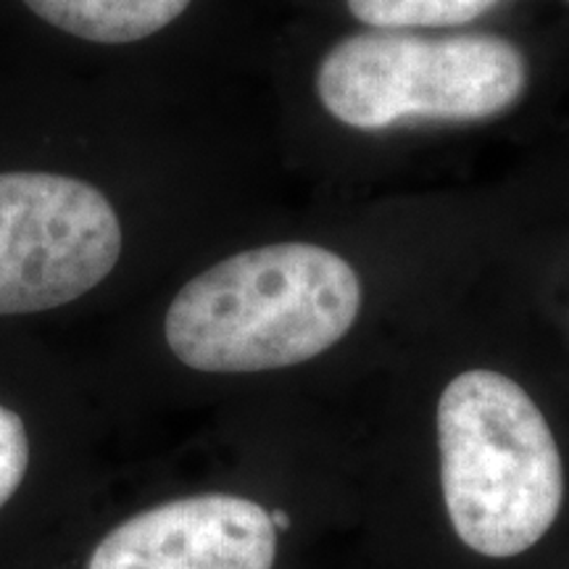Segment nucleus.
Returning <instances> with one entry per match:
<instances>
[{"label":"nucleus","mask_w":569,"mask_h":569,"mask_svg":"<svg viewBox=\"0 0 569 569\" xmlns=\"http://www.w3.org/2000/svg\"><path fill=\"white\" fill-rule=\"evenodd\" d=\"M359 311L361 280L343 256L315 243H274L196 274L169 303L163 336L198 372H269L325 353Z\"/></svg>","instance_id":"obj_1"},{"label":"nucleus","mask_w":569,"mask_h":569,"mask_svg":"<svg viewBox=\"0 0 569 569\" xmlns=\"http://www.w3.org/2000/svg\"><path fill=\"white\" fill-rule=\"evenodd\" d=\"M440 488L469 551L511 559L530 551L565 503V465L528 390L493 369H469L438 401Z\"/></svg>","instance_id":"obj_2"},{"label":"nucleus","mask_w":569,"mask_h":569,"mask_svg":"<svg viewBox=\"0 0 569 569\" xmlns=\"http://www.w3.org/2000/svg\"><path fill=\"white\" fill-rule=\"evenodd\" d=\"M528 63L517 46L490 34L425 40L361 32L340 40L317 71L319 101L356 130L403 122H478L517 103Z\"/></svg>","instance_id":"obj_3"},{"label":"nucleus","mask_w":569,"mask_h":569,"mask_svg":"<svg viewBox=\"0 0 569 569\" xmlns=\"http://www.w3.org/2000/svg\"><path fill=\"white\" fill-rule=\"evenodd\" d=\"M122 246L117 211L90 182L0 174V317L77 301L113 272Z\"/></svg>","instance_id":"obj_4"},{"label":"nucleus","mask_w":569,"mask_h":569,"mask_svg":"<svg viewBox=\"0 0 569 569\" xmlns=\"http://www.w3.org/2000/svg\"><path fill=\"white\" fill-rule=\"evenodd\" d=\"M272 515L243 496L203 493L140 511L92 551L88 569H272Z\"/></svg>","instance_id":"obj_5"},{"label":"nucleus","mask_w":569,"mask_h":569,"mask_svg":"<svg viewBox=\"0 0 569 569\" xmlns=\"http://www.w3.org/2000/svg\"><path fill=\"white\" fill-rule=\"evenodd\" d=\"M193 0H24L56 30L101 46H127L167 30Z\"/></svg>","instance_id":"obj_6"},{"label":"nucleus","mask_w":569,"mask_h":569,"mask_svg":"<svg viewBox=\"0 0 569 569\" xmlns=\"http://www.w3.org/2000/svg\"><path fill=\"white\" fill-rule=\"evenodd\" d=\"M498 0H348V11L377 30L457 27L493 9Z\"/></svg>","instance_id":"obj_7"},{"label":"nucleus","mask_w":569,"mask_h":569,"mask_svg":"<svg viewBox=\"0 0 569 569\" xmlns=\"http://www.w3.org/2000/svg\"><path fill=\"white\" fill-rule=\"evenodd\" d=\"M30 467V438L17 411L0 407V509L9 503Z\"/></svg>","instance_id":"obj_8"},{"label":"nucleus","mask_w":569,"mask_h":569,"mask_svg":"<svg viewBox=\"0 0 569 569\" xmlns=\"http://www.w3.org/2000/svg\"><path fill=\"white\" fill-rule=\"evenodd\" d=\"M269 515H272V525H274V530H277V532H284V530L290 528V517H288V511L274 509V511H269Z\"/></svg>","instance_id":"obj_9"}]
</instances>
